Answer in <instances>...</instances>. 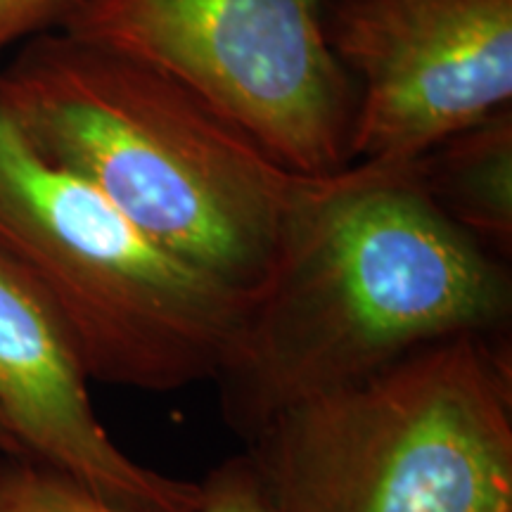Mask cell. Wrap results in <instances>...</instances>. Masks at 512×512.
<instances>
[{
  "label": "cell",
  "mask_w": 512,
  "mask_h": 512,
  "mask_svg": "<svg viewBox=\"0 0 512 512\" xmlns=\"http://www.w3.org/2000/svg\"><path fill=\"white\" fill-rule=\"evenodd\" d=\"M0 98L38 155L247 304L328 178L287 169L171 76L64 31L15 48Z\"/></svg>",
  "instance_id": "7a4b0ae2"
},
{
  "label": "cell",
  "mask_w": 512,
  "mask_h": 512,
  "mask_svg": "<svg viewBox=\"0 0 512 512\" xmlns=\"http://www.w3.org/2000/svg\"><path fill=\"white\" fill-rule=\"evenodd\" d=\"M0 252L46 294L91 380L138 392L211 382L247 302L171 256L38 155L0 98Z\"/></svg>",
  "instance_id": "277c9868"
},
{
  "label": "cell",
  "mask_w": 512,
  "mask_h": 512,
  "mask_svg": "<svg viewBox=\"0 0 512 512\" xmlns=\"http://www.w3.org/2000/svg\"><path fill=\"white\" fill-rule=\"evenodd\" d=\"M0 456H19L29 458L27 451H24L22 441L17 439V434L12 432V427L5 420V415L0 413Z\"/></svg>",
  "instance_id": "8fae6325"
},
{
  "label": "cell",
  "mask_w": 512,
  "mask_h": 512,
  "mask_svg": "<svg viewBox=\"0 0 512 512\" xmlns=\"http://www.w3.org/2000/svg\"><path fill=\"white\" fill-rule=\"evenodd\" d=\"M510 318V261L448 221L411 162L351 164L306 202L211 382L247 441L292 403Z\"/></svg>",
  "instance_id": "6da1fadb"
},
{
  "label": "cell",
  "mask_w": 512,
  "mask_h": 512,
  "mask_svg": "<svg viewBox=\"0 0 512 512\" xmlns=\"http://www.w3.org/2000/svg\"><path fill=\"white\" fill-rule=\"evenodd\" d=\"M197 512H275L245 456H233L202 479ZM0 512H119L79 482L34 458L0 456Z\"/></svg>",
  "instance_id": "9c48e42d"
},
{
  "label": "cell",
  "mask_w": 512,
  "mask_h": 512,
  "mask_svg": "<svg viewBox=\"0 0 512 512\" xmlns=\"http://www.w3.org/2000/svg\"><path fill=\"white\" fill-rule=\"evenodd\" d=\"M86 0H0V64L31 38L62 31Z\"/></svg>",
  "instance_id": "30bf717a"
},
{
  "label": "cell",
  "mask_w": 512,
  "mask_h": 512,
  "mask_svg": "<svg viewBox=\"0 0 512 512\" xmlns=\"http://www.w3.org/2000/svg\"><path fill=\"white\" fill-rule=\"evenodd\" d=\"M62 318L0 252V413L29 458L119 512H197L202 484L145 467L114 444Z\"/></svg>",
  "instance_id": "52a82bcc"
},
{
  "label": "cell",
  "mask_w": 512,
  "mask_h": 512,
  "mask_svg": "<svg viewBox=\"0 0 512 512\" xmlns=\"http://www.w3.org/2000/svg\"><path fill=\"white\" fill-rule=\"evenodd\" d=\"M62 31L183 83L297 174L351 166L356 86L323 0H86Z\"/></svg>",
  "instance_id": "5b68a950"
},
{
  "label": "cell",
  "mask_w": 512,
  "mask_h": 512,
  "mask_svg": "<svg viewBox=\"0 0 512 512\" xmlns=\"http://www.w3.org/2000/svg\"><path fill=\"white\" fill-rule=\"evenodd\" d=\"M434 207L498 259L512 256V105L411 159Z\"/></svg>",
  "instance_id": "ba28073f"
},
{
  "label": "cell",
  "mask_w": 512,
  "mask_h": 512,
  "mask_svg": "<svg viewBox=\"0 0 512 512\" xmlns=\"http://www.w3.org/2000/svg\"><path fill=\"white\" fill-rule=\"evenodd\" d=\"M510 332L432 339L249 437L275 512H512Z\"/></svg>",
  "instance_id": "3957f363"
},
{
  "label": "cell",
  "mask_w": 512,
  "mask_h": 512,
  "mask_svg": "<svg viewBox=\"0 0 512 512\" xmlns=\"http://www.w3.org/2000/svg\"><path fill=\"white\" fill-rule=\"evenodd\" d=\"M356 86L351 164H403L512 105V0H323Z\"/></svg>",
  "instance_id": "8992f818"
}]
</instances>
